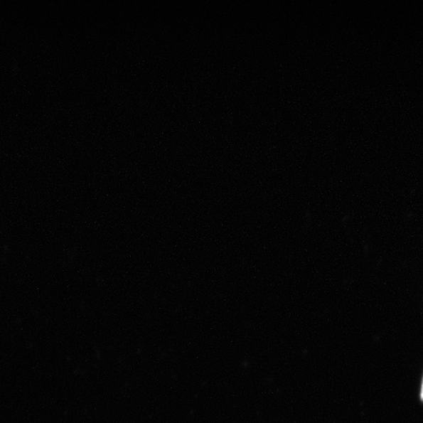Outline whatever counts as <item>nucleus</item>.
<instances>
[{"instance_id":"1","label":"nucleus","mask_w":423,"mask_h":423,"mask_svg":"<svg viewBox=\"0 0 423 423\" xmlns=\"http://www.w3.org/2000/svg\"><path fill=\"white\" fill-rule=\"evenodd\" d=\"M421 398H422V402H423V383H422V387Z\"/></svg>"}]
</instances>
